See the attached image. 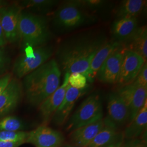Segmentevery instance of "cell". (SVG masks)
Masks as SVG:
<instances>
[{
  "label": "cell",
  "instance_id": "obj_21",
  "mask_svg": "<svg viewBox=\"0 0 147 147\" xmlns=\"http://www.w3.org/2000/svg\"><path fill=\"white\" fill-rule=\"evenodd\" d=\"M123 45L125 49L136 53L147 62V26L139 27L131 39Z\"/></svg>",
  "mask_w": 147,
  "mask_h": 147
},
{
  "label": "cell",
  "instance_id": "obj_20",
  "mask_svg": "<svg viewBox=\"0 0 147 147\" xmlns=\"http://www.w3.org/2000/svg\"><path fill=\"white\" fill-rule=\"evenodd\" d=\"M121 45L113 40L107 41L96 53L90 63L87 78L89 82H94L97 73L102 64L111 54Z\"/></svg>",
  "mask_w": 147,
  "mask_h": 147
},
{
  "label": "cell",
  "instance_id": "obj_16",
  "mask_svg": "<svg viewBox=\"0 0 147 147\" xmlns=\"http://www.w3.org/2000/svg\"><path fill=\"white\" fill-rule=\"evenodd\" d=\"M138 27L136 17L116 18L111 27L112 40L123 45L131 39Z\"/></svg>",
  "mask_w": 147,
  "mask_h": 147
},
{
  "label": "cell",
  "instance_id": "obj_28",
  "mask_svg": "<svg viewBox=\"0 0 147 147\" xmlns=\"http://www.w3.org/2000/svg\"><path fill=\"white\" fill-rule=\"evenodd\" d=\"M131 84L136 87H143L147 88V64H144L140 72L137 75Z\"/></svg>",
  "mask_w": 147,
  "mask_h": 147
},
{
  "label": "cell",
  "instance_id": "obj_7",
  "mask_svg": "<svg viewBox=\"0 0 147 147\" xmlns=\"http://www.w3.org/2000/svg\"><path fill=\"white\" fill-rule=\"evenodd\" d=\"M22 11L19 5H7L0 8V23L7 43L19 42V22Z\"/></svg>",
  "mask_w": 147,
  "mask_h": 147
},
{
  "label": "cell",
  "instance_id": "obj_13",
  "mask_svg": "<svg viewBox=\"0 0 147 147\" xmlns=\"http://www.w3.org/2000/svg\"><path fill=\"white\" fill-rule=\"evenodd\" d=\"M88 90V86L84 89H78L68 84L63 101L52 117L53 123L58 126L65 124L76 102L81 96L87 93Z\"/></svg>",
  "mask_w": 147,
  "mask_h": 147
},
{
  "label": "cell",
  "instance_id": "obj_1",
  "mask_svg": "<svg viewBox=\"0 0 147 147\" xmlns=\"http://www.w3.org/2000/svg\"><path fill=\"white\" fill-rule=\"evenodd\" d=\"M107 41L106 34L101 31H86L75 34L60 42L55 59L62 72L79 73L87 78L95 55Z\"/></svg>",
  "mask_w": 147,
  "mask_h": 147
},
{
  "label": "cell",
  "instance_id": "obj_6",
  "mask_svg": "<svg viewBox=\"0 0 147 147\" xmlns=\"http://www.w3.org/2000/svg\"><path fill=\"white\" fill-rule=\"evenodd\" d=\"M53 47L47 45L24 49L13 65V73L16 78H24L46 63L53 56Z\"/></svg>",
  "mask_w": 147,
  "mask_h": 147
},
{
  "label": "cell",
  "instance_id": "obj_14",
  "mask_svg": "<svg viewBox=\"0 0 147 147\" xmlns=\"http://www.w3.org/2000/svg\"><path fill=\"white\" fill-rule=\"evenodd\" d=\"M22 93V84L16 78H12L7 87L0 95V119L15 110L20 102Z\"/></svg>",
  "mask_w": 147,
  "mask_h": 147
},
{
  "label": "cell",
  "instance_id": "obj_30",
  "mask_svg": "<svg viewBox=\"0 0 147 147\" xmlns=\"http://www.w3.org/2000/svg\"><path fill=\"white\" fill-rule=\"evenodd\" d=\"M122 147H147V143L144 140L138 138L124 141Z\"/></svg>",
  "mask_w": 147,
  "mask_h": 147
},
{
  "label": "cell",
  "instance_id": "obj_10",
  "mask_svg": "<svg viewBox=\"0 0 147 147\" xmlns=\"http://www.w3.org/2000/svg\"><path fill=\"white\" fill-rule=\"evenodd\" d=\"M124 50L123 45H121L106 59L96 74V78L100 82L105 84H117Z\"/></svg>",
  "mask_w": 147,
  "mask_h": 147
},
{
  "label": "cell",
  "instance_id": "obj_15",
  "mask_svg": "<svg viewBox=\"0 0 147 147\" xmlns=\"http://www.w3.org/2000/svg\"><path fill=\"white\" fill-rule=\"evenodd\" d=\"M104 125L87 147H118L124 142L123 132L106 118Z\"/></svg>",
  "mask_w": 147,
  "mask_h": 147
},
{
  "label": "cell",
  "instance_id": "obj_34",
  "mask_svg": "<svg viewBox=\"0 0 147 147\" xmlns=\"http://www.w3.org/2000/svg\"><path fill=\"white\" fill-rule=\"evenodd\" d=\"M7 5H8V3L6 1L0 0V8Z\"/></svg>",
  "mask_w": 147,
  "mask_h": 147
},
{
  "label": "cell",
  "instance_id": "obj_29",
  "mask_svg": "<svg viewBox=\"0 0 147 147\" xmlns=\"http://www.w3.org/2000/svg\"><path fill=\"white\" fill-rule=\"evenodd\" d=\"M11 59L3 47H0V75L5 73L9 68Z\"/></svg>",
  "mask_w": 147,
  "mask_h": 147
},
{
  "label": "cell",
  "instance_id": "obj_24",
  "mask_svg": "<svg viewBox=\"0 0 147 147\" xmlns=\"http://www.w3.org/2000/svg\"><path fill=\"white\" fill-rule=\"evenodd\" d=\"M26 126L24 121L16 116H5L0 119V131H21Z\"/></svg>",
  "mask_w": 147,
  "mask_h": 147
},
{
  "label": "cell",
  "instance_id": "obj_17",
  "mask_svg": "<svg viewBox=\"0 0 147 147\" xmlns=\"http://www.w3.org/2000/svg\"><path fill=\"white\" fill-rule=\"evenodd\" d=\"M69 75L70 74H64L62 84L39 105V111L44 123L51 120L53 115L62 103L68 86Z\"/></svg>",
  "mask_w": 147,
  "mask_h": 147
},
{
  "label": "cell",
  "instance_id": "obj_18",
  "mask_svg": "<svg viewBox=\"0 0 147 147\" xmlns=\"http://www.w3.org/2000/svg\"><path fill=\"white\" fill-rule=\"evenodd\" d=\"M104 125V119L80 127L70 132V144L81 147H87Z\"/></svg>",
  "mask_w": 147,
  "mask_h": 147
},
{
  "label": "cell",
  "instance_id": "obj_11",
  "mask_svg": "<svg viewBox=\"0 0 147 147\" xmlns=\"http://www.w3.org/2000/svg\"><path fill=\"white\" fill-rule=\"evenodd\" d=\"M107 116L106 118L119 129L130 122L128 107L117 92H112L107 98Z\"/></svg>",
  "mask_w": 147,
  "mask_h": 147
},
{
  "label": "cell",
  "instance_id": "obj_19",
  "mask_svg": "<svg viewBox=\"0 0 147 147\" xmlns=\"http://www.w3.org/2000/svg\"><path fill=\"white\" fill-rule=\"evenodd\" d=\"M147 101L123 132L124 140L138 138L147 129Z\"/></svg>",
  "mask_w": 147,
  "mask_h": 147
},
{
  "label": "cell",
  "instance_id": "obj_35",
  "mask_svg": "<svg viewBox=\"0 0 147 147\" xmlns=\"http://www.w3.org/2000/svg\"><path fill=\"white\" fill-rule=\"evenodd\" d=\"M63 147H79V146H75L73 144H65V145H63Z\"/></svg>",
  "mask_w": 147,
  "mask_h": 147
},
{
  "label": "cell",
  "instance_id": "obj_3",
  "mask_svg": "<svg viewBox=\"0 0 147 147\" xmlns=\"http://www.w3.org/2000/svg\"><path fill=\"white\" fill-rule=\"evenodd\" d=\"M97 16L86 10L79 0L67 1L55 11L52 24L59 34H65L96 22Z\"/></svg>",
  "mask_w": 147,
  "mask_h": 147
},
{
  "label": "cell",
  "instance_id": "obj_2",
  "mask_svg": "<svg viewBox=\"0 0 147 147\" xmlns=\"http://www.w3.org/2000/svg\"><path fill=\"white\" fill-rule=\"evenodd\" d=\"M62 71L53 58L23 78L22 89L31 105L39 106L59 86Z\"/></svg>",
  "mask_w": 147,
  "mask_h": 147
},
{
  "label": "cell",
  "instance_id": "obj_5",
  "mask_svg": "<svg viewBox=\"0 0 147 147\" xmlns=\"http://www.w3.org/2000/svg\"><path fill=\"white\" fill-rule=\"evenodd\" d=\"M103 119V107L100 94L94 93L84 99L77 110L69 118L65 130L71 132L80 127Z\"/></svg>",
  "mask_w": 147,
  "mask_h": 147
},
{
  "label": "cell",
  "instance_id": "obj_33",
  "mask_svg": "<svg viewBox=\"0 0 147 147\" xmlns=\"http://www.w3.org/2000/svg\"><path fill=\"white\" fill-rule=\"evenodd\" d=\"M7 44L3 30L0 23V47H4Z\"/></svg>",
  "mask_w": 147,
  "mask_h": 147
},
{
  "label": "cell",
  "instance_id": "obj_32",
  "mask_svg": "<svg viewBox=\"0 0 147 147\" xmlns=\"http://www.w3.org/2000/svg\"><path fill=\"white\" fill-rule=\"evenodd\" d=\"M24 143L23 142L0 141V147H19Z\"/></svg>",
  "mask_w": 147,
  "mask_h": 147
},
{
  "label": "cell",
  "instance_id": "obj_12",
  "mask_svg": "<svg viewBox=\"0 0 147 147\" xmlns=\"http://www.w3.org/2000/svg\"><path fill=\"white\" fill-rule=\"evenodd\" d=\"M117 92L129 108L130 122L147 101V88L131 84L121 87Z\"/></svg>",
  "mask_w": 147,
  "mask_h": 147
},
{
  "label": "cell",
  "instance_id": "obj_9",
  "mask_svg": "<svg viewBox=\"0 0 147 147\" xmlns=\"http://www.w3.org/2000/svg\"><path fill=\"white\" fill-rule=\"evenodd\" d=\"M64 140L62 132L43 125L29 132L26 142L36 147H61Z\"/></svg>",
  "mask_w": 147,
  "mask_h": 147
},
{
  "label": "cell",
  "instance_id": "obj_22",
  "mask_svg": "<svg viewBox=\"0 0 147 147\" xmlns=\"http://www.w3.org/2000/svg\"><path fill=\"white\" fill-rule=\"evenodd\" d=\"M147 4L144 0H124L116 9V18L136 17L139 16Z\"/></svg>",
  "mask_w": 147,
  "mask_h": 147
},
{
  "label": "cell",
  "instance_id": "obj_4",
  "mask_svg": "<svg viewBox=\"0 0 147 147\" xmlns=\"http://www.w3.org/2000/svg\"><path fill=\"white\" fill-rule=\"evenodd\" d=\"M19 34L23 50L47 45L51 39V33L45 17L22 11L19 17Z\"/></svg>",
  "mask_w": 147,
  "mask_h": 147
},
{
  "label": "cell",
  "instance_id": "obj_25",
  "mask_svg": "<svg viewBox=\"0 0 147 147\" xmlns=\"http://www.w3.org/2000/svg\"><path fill=\"white\" fill-rule=\"evenodd\" d=\"M27 132L0 131V141L25 143L28 136Z\"/></svg>",
  "mask_w": 147,
  "mask_h": 147
},
{
  "label": "cell",
  "instance_id": "obj_27",
  "mask_svg": "<svg viewBox=\"0 0 147 147\" xmlns=\"http://www.w3.org/2000/svg\"><path fill=\"white\" fill-rule=\"evenodd\" d=\"M84 8L94 14V11L102 9L106 7L108 2L102 0H79Z\"/></svg>",
  "mask_w": 147,
  "mask_h": 147
},
{
  "label": "cell",
  "instance_id": "obj_36",
  "mask_svg": "<svg viewBox=\"0 0 147 147\" xmlns=\"http://www.w3.org/2000/svg\"><path fill=\"white\" fill-rule=\"evenodd\" d=\"M122 146H123V145H122V146H120V147H122Z\"/></svg>",
  "mask_w": 147,
  "mask_h": 147
},
{
  "label": "cell",
  "instance_id": "obj_23",
  "mask_svg": "<svg viewBox=\"0 0 147 147\" xmlns=\"http://www.w3.org/2000/svg\"><path fill=\"white\" fill-rule=\"evenodd\" d=\"M59 3L57 0H23L19 2L21 9H27L33 14H45Z\"/></svg>",
  "mask_w": 147,
  "mask_h": 147
},
{
  "label": "cell",
  "instance_id": "obj_31",
  "mask_svg": "<svg viewBox=\"0 0 147 147\" xmlns=\"http://www.w3.org/2000/svg\"><path fill=\"white\" fill-rule=\"evenodd\" d=\"M12 79L11 74L7 73L0 78V95L1 94L7 87Z\"/></svg>",
  "mask_w": 147,
  "mask_h": 147
},
{
  "label": "cell",
  "instance_id": "obj_26",
  "mask_svg": "<svg viewBox=\"0 0 147 147\" xmlns=\"http://www.w3.org/2000/svg\"><path fill=\"white\" fill-rule=\"evenodd\" d=\"M68 84L74 88L84 89L87 87V79L82 74L73 73L70 74L68 77Z\"/></svg>",
  "mask_w": 147,
  "mask_h": 147
},
{
  "label": "cell",
  "instance_id": "obj_8",
  "mask_svg": "<svg viewBox=\"0 0 147 147\" xmlns=\"http://www.w3.org/2000/svg\"><path fill=\"white\" fill-rule=\"evenodd\" d=\"M146 62L136 53L125 49L117 84L121 87L131 84Z\"/></svg>",
  "mask_w": 147,
  "mask_h": 147
}]
</instances>
